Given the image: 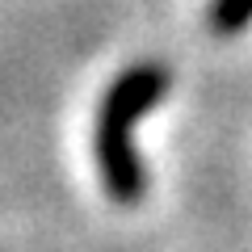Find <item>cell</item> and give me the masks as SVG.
I'll list each match as a JSON object with an SVG mask.
<instances>
[{"label": "cell", "mask_w": 252, "mask_h": 252, "mask_svg": "<svg viewBox=\"0 0 252 252\" xmlns=\"http://www.w3.org/2000/svg\"><path fill=\"white\" fill-rule=\"evenodd\" d=\"M168 89V72L160 63H135L114 76L97 105L93 152H97L101 185L118 206H139L147 193V168L135 147V126Z\"/></svg>", "instance_id": "obj_1"}, {"label": "cell", "mask_w": 252, "mask_h": 252, "mask_svg": "<svg viewBox=\"0 0 252 252\" xmlns=\"http://www.w3.org/2000/svg\"><path fill=\"white\" fill-rule=\"evenodd\" d=\"M206 21L215 34H240L252 21V0H210Z\"/></svg>", "instance_id": "obj_2"}]
</instances>
